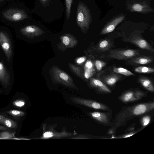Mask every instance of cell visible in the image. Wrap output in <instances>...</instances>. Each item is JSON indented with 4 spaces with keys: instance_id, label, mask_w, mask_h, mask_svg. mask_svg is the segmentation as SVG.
Returning a JSON list of instances; mask_svg holds the SVG:
<instances>
[{
    "instance_id": "obj_1",
    "label": "cell",
    "mask_w": 154,
    "mask_h": 154,
    "mask_svg": "<svg viewBox=\"0 0 154 154\" xmlns=\"http://www.w3.org/2000/svg\"><path fill=\"white\" fill-rule=\"evenodd\" d=\"M153 102L139 104L126 108L119 114L115 120V129L122 125L126 121L138 116L149 112L153 109Z\"/></svg>"
},
{
    "instance_id": "obj_2",
    "label": "cell",
    "mask_w": 154,
    "mask_h": 154,
    "mask_svg": "<svg viewBox=\"0 0 154 154\" xmlns=\"http://www.w3.org/2000/svg\"><path fill=\"white\" fill-rule=\"evenodd\" d=\"M51 80L54 83L62 84L75 89H78L72 78L66 73L57 66L54 65L49 70Z\"/></svg>"
},
{
    "instance_id": "obj_3",
    "label": "cell",
    "mask_w": 154,
    "mask_h": 154,
    "mask_svg": "<svg viewBox=\"0 0 154 154\" xmlns=\"http://www.w3.org/2000/svg\"><path fill=\"white\" fill-rule=\"evenodd\" d=\"M91 16L88 7L82 2L78 4L76 21L77 24L83 33H86L91 21Z\"/></svg>"
},
{
    "instance_id": "obj_4",
    "label": "cell",
    "mask_w": 154,
    "mask_h": 154,
    "mask_svg": "<svg viewBox=\"0 0 154 154\" xmlns=\"http://www.w3.org/2000/svg\"><path fill=\"white\" fill-rule=\"evenodd\" d=\"M139 51L133 49H114L110 50L107 57L119 60L130 59L140 55Z\"/></svg>"
},
{
    "instance_id": "obj_5",
    "label": "cell",
    "mask_w": 154,
    "mask_h": 154,
    "mask_svg": "<svg viewBox=\"0 0 154 154\" xmlns=\"http://www.w3.org/2000/svg\"><path fill=\"white\" fill-rule=\"evenodd\" d=\"M3 17L7 20L18 22L29 17L24 10L17 8H11L2 13Z\"/></svg>"
},
{
    "instance_id": "obj_6",
    "label": "cell",
    "mask_w": 154,
    "mask_h": 154,
    "mask_svg": "<svg viewBox=\"0 0 154 154\" xmlns=\"http://www.w3.org/2000/svg\"><path fill=\"white\" fill-rule=\"evenodd\" d=\"M70 100L74 103L83 105L90 108L100 110H107L108 107L105 105L95 101L72 97Z\"/></svg>"
},
{
    "instance_id": "obj_7",
    "label": "cell",
    "mask_w": 154,
    "mask_h": 154,
    "mask_svg": "<svg viewBox=\"0 0 154 154\" xmlns=\"http://www.w3.org/2000/svg\"><path fill=\"white\" fill-rule=\"evenodd\" d=\"M60 42L58 45L59 50L64 51L66 49L75 47L78 42L76 38L72 35L69 33H65L60 38Z\"/></svg>"
},
{
    "instance_id": "obj_8",
    "label": "cell",
    "mask_w": 154,
    "mask_h": 154,
    "mask_svg": "<svg viewBox=\"0 0 154 154\" xmlns=\"http://www.w3.org/2000/svg\"><path fill=\"white\" fill-rule=\"evenodd\" d=\"M0 45L5 54L8 61H10L12 55L11 43L7 34L2 31H0Z\"/></svg>"
},
{
    "instance_id": "obj_9",
    "label": "cell",
    "mask_w": 154,
    "mask_h": 154,
    "mask_svg": "<svg viewBox=\"0 0 154 154\" xmlns=\"http://www.w3.org/2000/svg\"><path fill=\"white\" fill-rule=\"evenodd\" d=\"M22 34L26 37L33 38L43 34L44 31L35 25H29L23 27L20 29Z\"/></svg>"
},
{
    "instance_id": "obj_10",
    "label": "cell",
    "mask_w": 154,
    "mask_h": 154,
    "mask_svg": "<svg viewBox=\"0 0 154 154\" xmlns=\"http://www.w3.org/2000/svg\"><path fill=\"white\" fill-rule=\"evenodd\" d=\"M145 95V93L140 91H130L122 95L120 97V99L124 103L133 102L141 99L144 97Z\"/></svg>"
},
{
    "instance_id": "obj_11",
    "label": "cell",
    "mask_w": 154,
    "mask_h": 154,
    "mask_svg": "<svg viewBox=\"0 0 154 154\" xmlns=\"http://www.w3.org/2000/svg\"><path fill=\"white\" fill-rule=\"evenodd\" d=\"M127 42H131L140 48L151 52H153L154 49L152 46L146 40L138 36H131L126 40Z\"/></svg>"
},
{
    "instance_id": "obj_12",
    "label": "cell",
    "mask_w": 154,
    "mask_h": 154,
    "mask_svg": "<svg viewBox=\"0 0 154 154\" xmlns=\"http://www.w3.org/2000/svg\"><path fill=\"white\" fill-rule=\"evenodd\" d=\"M11 74L4 64L0 62V82L5 88L10 85Z\"/></svg>"
},
{
    "instance_id": "obj_13",
    "label": "cell",
    "mask_w": 154,
    "mask_h": 154,
    "mask_svg": "<svg viewBox=\"0 0 154 154\" xmlns=\"http://www.w3.org/2000/svg\"><path fill=\"white\" fill-rule=\"evenodd\" d=\"M125 17L122 15L114 19L103 28L100 32L101 34H105L113 31L116 26L123 21Z\"/></svg>"
},
{
    "instance_id": "obj_14",
    "label": "cell",
    "mask_w": 154,
    "mask_h": 154,
    "mask_svg": "<svg viewBox=\"0 0 154 154\" xmlns=\"http://www.w3.org/2000/svg\"><path fill=\"white\" fill-rule=\"evenodd\" d=\"M90 85L97 89L99 91L105 93H110V89L102 81L99 79L91 78L90 80Z\"/></svg>"
},
{
    "instance_id": "obj_15",
    "label": "cell",
    "mask_w": 154,
    "mask_h": 154,
    "mask_svg": "<svg viewBox=\"0 0 154 154\" xmlns=\"http://www.w3.org/2000/svg\"><path fill=\"white\" fill-rule=\"evenodd\" d=\"M139 56L129 59L128 62L131 64H146L152 62L153 60V58L152 57Z\"/></svg>"
},
{
    "instance_id": "obj_16",
    "label": "cell",
    "mask_w": 154,
    "mask_h": 154,
    "mask_svg": "<svg viewBox=\"0 0 154 154\" xmlns=\"http://www.w3.org/2000/svg\"><path fill=\"white\" fill-rule=\"evenodd\" d=\"M71 135V134L64 131L61 132H58L53 130H50L44 132L42 137L40 138L41 139H47L51 138H57L69 136Z\"/></svg>"
},
{
    "instance_id": "obj_17",
    "label": "cell",
    "mask_w": 154,
    "mask_h": 154,
    "mask_svg": "<svg viewBox=\"0 0 154 154\" xmlns=\"http://www.w3.org/2000/svg\"><path fill=\"white\" fill-rule=\"evenodd\" d=\"M90 114L92 118L100 122L105 125L109 122L108 115L106 113L94 112H90Z\"/></svg>"
},
{
    "instance_id": "obj_18",
    "label": "cell",
    "mask_w": 154,
    "mask_h": 154,
    "mask_svg": "<svg viewBox=\"0 0 154 154\" xmlns=\"http://www.w3.org/2000/svg\"><path fill=\"white\" fill-rule=\"evenodd\" d=\"M94 64L91 60H88L86 62L84 67V76L88 79L92 76L95 72Z\"/></svg>"
},
{
    "instance_id": "obj_19",
    "label": "cell",
    "mask_w": 154,
    "mask_h": 154,
    "mask_svg": "<svg viewBox=\"0 0 154 154\" xmlns=\"http://www.w3.org/2000/svg\"><path fill=\"white\" fill-rule=\"evenodd\" d=\"M111 42L108 40L103 39L100 41L95 48L98 52H104L109 50L111 48Z\"/></svg>"
},
{
    "instance_id": "obj_20",
    "label": "cell",
    "mask_w": 154,
    "mask_h": 154,
    "mask_svg": "<svg viewBox=\"0 0 154 154\" xmlns=\"http://www.w3.org/2000/svg\"><path fill=\"white\" fill-rule=\"evenodd\" d=\"M119 76L116 74H112L103 76L102 80L107 85L110 86L113 85L119 79Z\"/></svg>"
},
{
    "instance_id": "obj_21",
    "label": "cell",
    "mask_w": 154,
    "mask_h": 154,
    "mask_svg": "<svg viewBox=\"0 0 154 154\" xmlns=\"http://www.w3.org/2000/svg\"><path fill=\"white\" fill-rule=\"evenodd\" d=\"M139 81L142 85L147 90L151 92H153L154 88L151 81L149 79L142 77L139 79Z\"/></svg>"
},
{
    "instance_id": "obj_22",
    "label": "cell",
    "mask_w": 154,
    "mask_h": 154,
    "mask_svg": "<svg viewBox=\"0 0 154 154\" xmlns=\"http://www.w3.org/2000/svg\"><path fill=\"white\" fill-rule=\"evenodd\" d=\"M68 63L72 72L79 77L83 78L84 75L81 68L72 63Z\"/></svg>"
},
{
    "instance_id": "obj_23",
    "label": "cell",
    "mask_w": 154,
    "mask_h": 154,
    "mask_svg": "<svg viewBox=\"0 0 154 154\" xmlns=\"http://www.w3.org/2000/svg\"><path fill=\"white\" fill-rule=\"evenodd\" d=\"M134 71L138 73H149L154 72L153 68L146 66H140L135 68Z\"/></svg>"
},
{
    "instance_id": "obj_24",
    "label": "cell",
    "mask_w": 154,
    "mask_h": 154,
    "mask_svg": "<svg viewBox=\"0 0 154 154\" xmlns=\"http://www.w3.org/2000/svg\"><path fill=\"white\" fill-rule=\"evenodd\" d=\"M113 70L116 73L120 74L126 76L134 75V74L130 71L122 67H114Z\"/></svg>"
},
{
    "instance_id": "obj_25",
    "label": "cell",
    "mask_w": 154,
    "mask_h": 154,
    "mask_svg": "<svg viewBox=\"0 0 154 154\" xmlns=\"http://www.w3.org/2000/svg\"><path fill=\"white\" fill-rule=\"evenodd\" d=\"M1 123H2L8 128H15L17 126V124L16 122L6 117H5L2 120Z\"/></svg>"
},
{
    "instance_id": "obj_26",
    "label": "cell",
    "mask_w": 154,
    "mask_h": 154,
    "mask_svg": "<svg viewBox=\"0 0 154 154\" xmlns=\"http://www.w3.org/2000/svg\"><path fill=\"white\" fill-rule=\"evenodd\" d=\"M14 137V133L8 131H4L0 133L1 139H13Z\"/></svg>"
},
{
    "instance_id": "obj_27",
    "label": "cell",
    "mask_w": 154,
    "mask_h": 154,
    "mask_svg": "<svg viewBox=\"0 0 154 154\" xmlns=\"http://www.w3.org/2000/svg\"><path fill=\"white\" fill-rule=\"evenodd\" d=\"M73 0H65L66 14L67 19H69L71 12V10Z\"/></svg>"
},
{
    "instance_id": "obj_28",
    "label": "cell",
    "mask_w": 154,
    "mask_h": 154,
    "mask_svg": "<svg viewBox=\"0 0 154 154\" xmlns=\"http://www.w3.org/2000/svg\"><path fill=\"white\" fill-rule=\"evenodd\" d=\"M7 112L14 117H22L25 114V113L24 112L16 110H11L8 111Z\"/></svg>"
},
{
    "instance_id": "obj_29",
    "label": "cell",
    "mask_w": 154,
    "mask_h": 154,
    "mask_svg": "<svg viewBox=\"0 0 154 154\" xmlns=\"http://www.w3.org/2000/svg\"><path fill=\"white\" fill-rule=\"evenodd\" d=\"M106 65V63L105 62L100 60H97L95 62L94 65L98 71L101 70Z\"/></svg>"
},
{
    "instance_id": "obj_30",
    "label": "cell",
    "mask_w": 154,
    "mask_h": 154,
    "mask_svg": "<svg viewBox=\"0 0 154 154\" xmlns=\"http://www.w3.org/2000/svg\"><path fill=\"white\" fill-rule=\"evenodd\" d=\"M132 9L133 11L135 12H142L143 11L144 8L140 4H135L132 6Z\"/></svg>"
},
{
    "instance_id": "obj_31",
    "label": "cell",
    "mask_w": 154,
    "mask_h": 154,
    "mask_svg": "<svg viewBox=\"0 0 154 154\" xmlns=\"http://www.w3.org/2000/svg\"><path fill=\"white\" fill-rule=\"evenodd\" d=\"M151 117L148 115L143 116L141 120V123L143 127L147 125L150 123L151 121Z\"/></svg>"
},
{
    "instance_id": "obj_32",
    "label": "cell",
    "mask_w": 154,
    "mask_h": 154,
    "mask_svg": "<svg viewBox=\"0 0 154 154\" xmlns=\"http://www.w3.org/2000/svg\"><path fill=\"white\" fill-rule=\"evenodd\" d=\"M13 104L15 106L22 107L25 105V102L23 100L17 99L13 101Z\"/></svg>"
},
{
    "instance_id": "obj_33",
    "label": "cell",
    "mask_w": 154,
    "mask_h": 154,
    "mask_svg": "<svg viewBox=\"0 0 154 154\" xmlns=\"http://www.w3.org/2000/svg\"><path fill=\"white\" fill-rule=\"evenodd\" d=\"M86 60V57H81L77 59L76 60V62L78 64H81L84 62Z\"/></svg>"
},
{
    "instance_id": "obj_34",
    "label": "cell",
    "mask_w": 154,
    "mask_h": 154,
    "mask_svg": "<svg viewBox=\"0 0 154 154\" xmlns=\"http://www.w3.org/2000/svg\"><path fill=\"white\" fill-rule=\"evenodd\" d=\"M135 134V133L131 132V133L128 134H126L125 135H123L121 138H124L128 137H130V136H131L134 134Z\"/></svg>"
},
{
    "instance_id": "obj_35",
    "label": "cell",
    "mask_w": 154,
    "mask_h": 154,
    "mask_svg": "<svg viewBox=\"0 0 154 154\" xmlns=\"http://www.w3.org/2000/svg\"><path fill=\"white\" fill-rule=\"evenodd\" d=\"M7 129V128L5 127L0 125V130H4Z\"/></svg>"
},
{
    "instance_id": "obj_36",
    "label": "cell",
    "mask_w": 154,
    "mask_h": 154,
    "mask_svg": "<svg viewBox=\"0 0 154 154\" xmlns=\"http://www.w3.org/2000/svg\"><path fill=\"white\" fill-rule=\"evenodd\" d=\"M5 117L2 115H0V123H1V122L2 120L5 118Z\"/></svg>"
},
{
    "instance_id": "obj_37",
    "label": "cell",
    "mask_w": 154,
    "mask_h": 154,
    "mask_svg": "<svg viewBox=\"0 0 154 154\" xmlns=\"http://www.w3.org/2000/svg\"><path fill=\"white\" fill-rule=\"evenodd\" d=\"M43 4L46 3L48 2V0H40Z\"/></svg>"
},
{
    "instance_id": "obj_38",
    "label": "cell",
    "mask_w": 154,
    "mask_h": 154,
    "mask_svg": "<svg viewBox=\"0 0 154 154\" xmlns=\"http://www.w3.org/2000/svg\"><path fill=\"white\" fill-rule=\"evenodd\" d=\"M4 0H0V3L3 2Z\"/></svg>"
},
{
    "instance_id": "obj_39",
    "label": "cell",
    "mask_w": 154,
    "mask_h": 154,
    "mask_svg": "<svg viewBox=\"0 0 154 154\" xmlns=\"http://www.w3.org/2000/svg\"><path fill=\"white\" fill-rule=\"evenodd\" d=\"M1 92V90L0 89V93Z\"/></svg>"
},
{
    "instance_id": "obj_40",
    "label": "cell",
    "mask_w": 154,
    "mask_h": 154,
    "mask_svg": "<svg viewBox=\"0 0 154 154\" xmlns=\"http://www.w3.org/2000/svg\"><path fill=\"white\" fill-rule=\"evenodd\" d=\"M0 139H1L0 138Z\"/></svg>"
}]
</instances>
